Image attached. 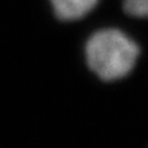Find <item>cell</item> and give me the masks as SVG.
<instances>
[{
  "instance_id": "obj_1",
  "label": "cell",
  "mask_w": 148,
  "mask_h": 148,
  "mask_svg": "<svg viewBox=\"0 0 148 148\" xmlns=\"http://www.w3.org/2000/svg\"><path fill=\"white\" fill-rule=\"evenodd\" d=\"M140 56L137 42L115 27L90 34L85 44L86 64L103 81H116L130 74Z\"/></svg>"
},
{
  "instance_id": "obj_2",
  "label": "cell",
  "mask_w": 148,
  "mask_h": 148,
  "mask_svg": "<svg viewBox=\"0 0 148 148\" xmlns=\"http://www.w3.org/2000/svg\"><path fill=\"white\" fill-rule=\"evenodd\" d=\"M55 15L66 22L77 21L89 14L99 0H49Z\"/></svg>"
},
{
  "instance_id": "obj_3",
  "label": "cell",
  "mask_w": 148,
  "mask_h": 148,
  "mask_svg": "<svg viewBox=\"0 0 148 148\" xmlns=\"http://www.w3.org/2000/svg\"><path fill=\"white\" fill-rule=\"evenodd\" d=\"M123 8L132 16L148 18V0H123Z\"/></svg>"
}]
</instances>
